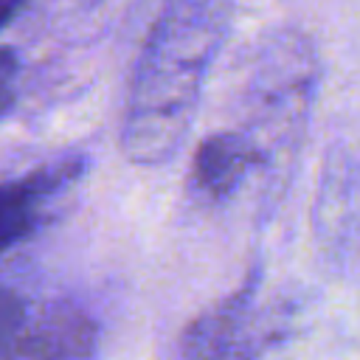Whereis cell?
Returning <instances> with one entry per match:
<instances>
[{
    "label": "cell",
    "instance_id": "obj_9",
    "mask_svg": "<svg viewBox=\"0 0 360 360\" xmlns=\"http://www.w3.org/2000/svg\"><path fill=\"white\" fill-rule=\"evenodd\" d=\"M22 6H25V0H0V31L20 14Z\"/></svg>",
    "mask_w": 360,
    "mask_h": 360
},
{
    "label": "cell",
    "instance_id": "obj_7",
    "mask_svg": "<svg viewBox=\"0 0 360 360\" xmlns=\"http://www.w3.org/2000/svg\"><path fill=\"white\" fill-rule=\"evenodd\" d=\"M25 301L8 290V287H0V360H8L11 357V349L17 343V335L25 323Z\"/></svg>",
    "mask_w": 360,
    "mask_h": 360
},
{
    "label": "cell",
    "instance_id": "obj_1",
    "mask_svg": "<svg viewBox=\"0 0 360 360\" xmlns=\"http://www.w3.org/2000/svg\"><path fill=\"white\" fill-rule=\"evenodd\" d=\"M231 25V0H172L152 22L127 90L121 152L160 166L191 129L200 93Z\"/></svg>",
    "mask_w": 360,
    "mask_h": 360
},
{
    "label": "cell",
    "instance_id": "obj_2",
    "mask_svg": "<svg viewBox=\"0 0 360 360\" xmlns=\"http://www.w3.org/2000/svg\"><path fill=\"white\" fill-rule=\"evenodd\" d=\"M321 82L315 42L298 28H276L250 51L242 82V132L264 166L295 155Z\"/></svg>",
    "mask_w": 360,
    "mask_h": 360
},
{
    "label": "cell",
    "instance_id": "obj_5",
    "mask_svg": "<svg viewBox=\"0 0 360 360\" xmlns=\"http://www.w3.org/2000/svg\"><path fill=\"white\" fill-rule=\"evenodd\" d=\"M253 169H262V158L242 129H217L200 141L191 158V188L208 200L222 202L248 180Z\"/></svg>",
    "mask_w": 360,
    "mask_h": 360
},
{
    "label": "cell",
    "instance_id": "obj_6",
    "mask_svg": "<svg viewBox=\"0 0 360 360\" xmlns=\"http://www.w3.org/2000/svg\"><path fill=\"white\" fill-rule=\"evenodd\" d=\"M73 174L76 166L65 160L59 166H42L25 177L0 183V256L34 231L45 200L53 197L56 188L65 186Z\"/></svg>",
    "mask_w": 360,
    "mask_h": 360
},
{
    "label": "cell",
    "instance_id": "obj_8",
    "mask_svg": "<svg viewBox=\"0 0 360 360\" xmlns=\"http://www.w3.org/2000/svg\"><path fill=\"white\" fill-rule=\"evenodd\" d=\"M17 70H20V56L14 48L8 45H0V104L8 98L11 93V84L17 79Z\"/></svg>",
    "mask_w": 360,
    "mask_h": 360
},
{
    "label": "cell",
    "instance_id": "obj_4",
    "mask_svg": "<svg viewBox=\"0 0 360 360\" xmlns=\"http://www.w3.org/2000/svg\"><path fill=\"white\" fill-rule=\"evenodd\" d=\"M98 343L96 321L68 301H53L25 315L8 360H87Z\"/></svg>",
    "mask_w": 360,
    "mask_h": 360
},
{
    "label": "cell",
    "instance_id": "obj_3",
    "mask_svg": "<svg viewBox=\"0 0 360 360\" xmlns=\"http://www.w3.org/2000/svg\"><path fill=\"white\" fill-rule=\"evenodd\" d=\"M259 354L253 281L200 312L180 338V360H259Z\"/></svg>",
    "mask_w": 360,
    "mask_h": 360
},
{
    "label": "cell",
    "instance_id": "obj_10",
    "mask_svg": "<svg viewBox=\"0 0 360 360\" xmlns=\"http://www.w3.org/2000/svg\"><path fill=\"white\" fill-rule=\"evenodd\" d=\"M84 6H96V3H101V0H82Z\"/></svg>",
    "mask_w": 360,
    "mask_h": 360
}]
</instances>
